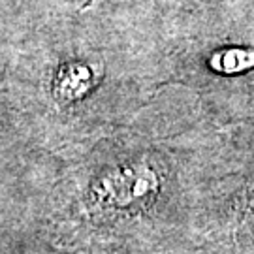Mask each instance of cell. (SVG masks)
Segmentation results:
<instances>
[{
    "label": "cell",
    "mask_w": 254,
    "mask_h": 254,
    "mask_svg": "<svg viewBox=\"0 0 254 254\" xmlns=\"http://www.w3.org/2000/svg\"><path fill=\"white\" fill-rule=\"evenodd\" d=\"M156 187V177L145 168H130L117 173L108 183V192L117 205H130L147 198Z\"/></svg>",
    "instance_id": "cell-1"
}]
</instances>
